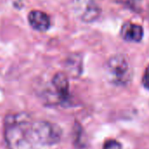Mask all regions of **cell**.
Returning <instances> with one entry per match:
<instances>
[{
    "instance_id": "obj_1",
    "label": "cell",
    "mask_w": 149,
    "mask_h": 149,
    "mask_svg": "<svg viewBox=\"0 0 149 149\" xmlns=\"http://www.w3.org/2000/svg\"><path fill=\"white\" fill-rule=\"evenodd\" d=\"M60 137L57 124L36 120L30 113H9L3 120V138L9 149H40L58 143Z\"/></svg>"
},
{
    "instance_id": "obj_2",
    "label": "cell",
    "mask_w": 149,
    "mask_h": 149,
    "mask_svg": "<svg viewBox=\"0 0 149 149\" xmlns=\"http://www.w3.org/2000/svg\"><path fill=\"white\" fill-rule=\"evenodd\" d=\"M106 72L108 80L118 86H126L133 79L134 70L123 54H115L108 58L106 63Z\"/></svg>"
},
{
    "instance_id": "obj_3",
    "label": "cell",
    "mask_w": 149,
    "mask_h": 149,
    "mask_svg": "<svg viewBox=\"0 0 149 149\" xmlns=\"http://www.w3.org/2000/svg\"><path fill=\"white\" fill-rule=\"evenodd\" d=\"M74 15L84 23H93L101 15V8L95 0H72Z\"/></svg>"
},
{
    "instance_id": "obj_4",
    "label": "cell",
    "mask_w": 149,
    "mask_h": 149,
    "mask_svg": "<svg viewBox=\"0 0 149 149\" xmlns=\"http://www.w3.org/2000/svg\"><path fill=\"white\" fill-rule=\"evenodd\" d=\"M52 84L59 101H68L70 99V85L67 75L65 72H57L52 78Z\"/></svg>"
},
{
    "instance_id": "obj_5",
    "label": "cell",
    "mask_w": 149,
    "mask_h": 149,
    "mask_svg": "<svg viewBox=\"0 0 149 149\" xmlns=\"http://www.w3.org/2000/svg\"><path fill=\"white\" fill-rule=\"evenodd\" d=\"M120 34L123 39L127 42L139 43L143 38L144 30L143 27L140 24L127 22L122 25Z\"/></svg>"
},
{
    "instance_id": "obj_6",
    "label": "cell",
    "mask_w": 149,
    "mask_h": 149,
    "mask_svg": "<svg viewBox=\"0 0 149 149\" xmlns=\"http://www.w3.org/2000/svg\"><path fill=\"white\" fill-rule=\"evenodd\" d=\"M28 21L31 26L38 31H45L51 25L49 16L41 10H31L28 15Z\"/></svg>"
},
{
    "instance_id": "obj_7",
    "label": "cell",
    "mask_w": 149,
    "mask_h": 149,
    "mask_svg": "<svg viewBox=\"0 0 149 149\" xmlns=\"http://www.w3.org/2000/svg\"><path fill=\"white\" fill-rule=\"evenodd\" d=\"M65 68L72 77H79L82 72V58L79 54L71 55L66 62Z\"/></svg>"
},
{
    "instance_id": "obj_8",
    "label": "cell",
    "mask_w": 149,
    "mask_h": 149,
    "mask_svg": "<svg viewBox=\"0 0 149 149\" xmlns=\"http://www.w3.org/2000/svg\"><path fill=\"white\" fill-rule=\"evenodd\" d=\"M103 149H122V146L116 140H107L103 145Z\"/></svg>"
},
{
    "instance_id": "obj_9",
    "label": "cell",
    "mask_w": 149,
    "mask_h": 149,
    "mask_svg": "<svg viewBox=\"0 0 149 149\" xmlns=\"http://www.w3.org/2000/svg\"><path fill=\"white\" fill-rule=\"evenodd\" d=\"M142 0H126L127 5L134 11H140Z\"/></svg>"
},
{
    "instance_id": "obj_10",
    "label": "cell",
    "mask_w": 149,
    "mask_h": 149,
    "mask_svg": "<svg viewBox=\"0 0 149 149\" xmlns=\"http://www.w3.org/2000/svg\"><path fill=\"white\" fill-rule=\"evenodd\" d=\"M141 83L146 89L149 90V65H148V67L145 70L144 75L141 79Z\"/></svg>"
},
{
    "instance_id": "obj_11",
    "label": "cell",
    "mask_w": 149,
    "mask_h": 149,
    "mask_svg": "<svg viewBox=\"0 0 149 149\" xmlns=\"http://www.w3.org/2000/svg\"><path fill=\"white\" fill-rule=\"evenodd\" d=\"M148 17H149V5H148Z\"/></svg>"
}]
</instances>
